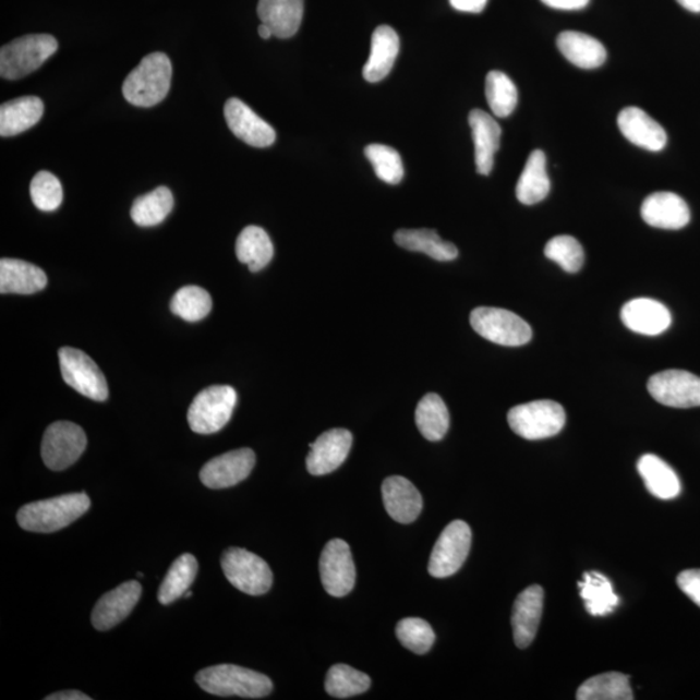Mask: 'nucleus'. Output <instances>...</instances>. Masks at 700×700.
Wrapping results in <instances>:
<instances>
[{
  "label": "nucleus",
  "mask_w": 700,
  "mask_h": 700,
  "mask_svg": "<svg viewBox=\"0 0 700 700\" xmlns=\"http://www.w3.org/2000/svg\"><path fill=\"white\" fill-rule=\"evenodd\" d=\"M87 446L85 431L72 422H55L45 432L43 459L48 469L63 471L79 461Z\"/></svg>",
  "instance_id": "nucleus-11"
},
{
  "label": "nucleus",
  "mask_w": 700,
  "mask_h": 700,
  "mask_svg": "<svg viewBox=\"0 0 700 700\" xmlns=\"http://www.w3.org/2000/svg\"><path fill=\"white\" fill-rule=\"evenodd\" d=\"M365 155L379 180L388 184H398L402 181V159L395 148L384 144H370L365 148Z\"/></svg>",
  "instance_id": "nucleus-42"
},
{
  "label": "nucleus",
  "mask_w": 700,
  "mask_h": 700,
  "mask_svg": "<svg viewBox=\"0 0 700 700\" xmlns=\"http://www.w3.org/2000/svg\"><path fill=\"white\" fill-rule=\"evenodd\" d=\"M472 533L463 520H455L445 528L432 551L429 572L436 579L449 578L459 571L469 557Z\"/></svg>",
  "instance_id": "nucleus-10"
},
{
  "label": "nucleus",
  "mask_w": 700,
  "mask_h": 700,
  "mask_svg": "<svg viewBox=\"0 0 700 700\" xmlns=\"http://www.w3.org/2000/svg\"><path fill=\"white\" fill-rule=\"evenodd\" d=\"M319 572L322 583L329 595L345 596L352 592L355 583V567L352 552L345 540L328 542L321 554Z\"/></svg>",
  "instance_id": "nucleus-13"
},
{
  "label": "nucleus",
  "mask_w": 700,
  "mask_h": 700,
  "mask_svg": "<svg viewBox=\"0 0 700 700\" xmlns=\"http://www.w3.org/2000/svg\"><path fill=\"white\" fill-rule=\"evenodd\" d=\"M173 67L168 55H147L141 64L123 82L122 94L135 107L149 108L159 105L170 90Z\"/></svg>",
  "instance_id": "nucleus-2"
},
{
  "label": "nucleus",
  "mask_w": 700,
  "mask_h": 700,
  "mask_svg": "<svg viewBox=\"0 0 700 700\" xmlns=\"http://www.w3.org/2000/svg\"><path fill=\"white\" fill-rule=\"evenodd\" d=\"M31 196L39 210L53 212L63 203V188L57 177L43 170L33 178Z\"/></svg>",
  "instance_id": "nucleus-44"
},
{
  "label": "nucleus",
  "mask_w": 700,
  "mask_h": 700,
  "mask_svg": "<svg viewBox=\"0 0 700 700\" xmlns=\"http://www.w3.org/2000/svg\"><path fill=\"white\" fill-rule=\"evenodd\" d=\"M641 216L648 225L664 230H679L690 222L688 204L674 192H655L644 198Z\"/></svg>",
  "instance_id": "nucleus-19"
},
{
  "label": "nucleus",
  "mask_w": 700,
  "mask_h": 700,
  "mask_svg": "<svg viewBox=\"0 0 700 700\" xmlns=\"http://www.w3.org/2000/svg\"><path fill=\"white\" fill-rule=\"evenodd\" d=\"M47 283L46 273L36 265L16 258L0 261V292L3 294H33L43 291Z\"/></svg>",
  "instance_id": "nucleus-26"
},
{
  "label": "nucleus",
  "mask_w": 700,
  "mask_h": 700,
  "mask_svg": "<svg viewBox=\"0 0 700 700\" xmlns=\"http://www.w3.org/2000/svg\"><path fill=\"white\" fill-rule=\"evenodd\" d=\"M557 45L569 63L582 70H595L605 64L607 51L599 39L580 32H563Z\"/></svg>",
  "instance_id": "nucleus-27"
},
{
  "label": "nucleus",
  "mask_w": 700,
  "mask_h": 700,
  "mask_svg": "<svg viewBox=\"0 0 700 700\" xmlns=\"http://www.w3.org/2000/svg\"><path fill=\"white\" fill-rule=\"evenodd\" d=\"M398 52H400V38L393 27L388 25L376 27L372 39V52L366 65L363 67V79L370 84H376L386 79L393 71Z\"/></svg>",
  "instance_id": "nucleus-25"
},
{
  "label": "nucleus",
  "mask_w": 700,
  "mask_h": 700,
  "mask_svg": "<svg viewBox=\"0 0 700 700\" xmlns=\"http://www.w3.org/2000/svg\"><path fill=\"white\" fill-rule=\"evenodd\" d=\"M258 34H260V37L263 39H269L274 36L270 27L265 24H261L258 26Z\"/></svg>",
  "instance_id": "nucleus-50"
},
{
  "label": "nucleus",
  "mask_w": 700,
  "mask_h": 700,
  "mask_svg": "<svg viewBox=\"0 0 700 700\" xmlns=\"http://www.w3.org/2000/svg\"><path fill=\"white\" fill-rule=\"evenodd\" d=\"M544 610V589L539 586L527 588L514 603L511 624L514 641L519 649H527L533 642Z\"/></svg>",
  "instance_id": "nucleus-18"
},
{
  "label": "nucleus",
  "mask_w": 700,
  "mask_h": 700,
  "mask_svg": "<svg viewBox=\"0 0 700 700\" xmlns=\"http://www.w3.org/2000/svg\"><path fill=\"white\" fill-rule=\"evenodd\" d=\"M61 375L68 386L90 400L102 402L109 395L106 376L101 370L80 349L64 347L59 350Z\"/></svg>",
  "instance_id": "nucleus-9"
},
{
  "label": "nucleus",
  "mask_w": 700,
  "mask_h": 700,
  "mask_svg": "<svg viewBox=\"0 0 700 700\" xmlns=\"http://www.w3.org/2000/svg\"><path fill=\"white\" fill-rule=\"evenodd\" d=\"M191 595H192V593H191V592H188V593H186V594H184L183 596H184V599H190V596H191Z\"/></svg>",
  "instance_id": "nucleus-51"
},
{
  "label": "nucleus",
  "mask_w": 700,
  "mask_h": 700,
  "mask_svg": "<svg viewBox=\"0 0 700 700\" xmlns=\"http://www.w3.org/2000/svg\"><path fill=\"white\" fill-rule=\"evenodd\" d=\"M415 422L427 440H443L450 425L449 410L443 398L436 394L425 395L418 403Z\"/></svg>",
  "instance_id": "nucleus-34"
},
{
  "label": "nucleus",
  "mask_w": 700,
  "mask_h": 700,
  "mask_svg": "<svg viewBox=\"0 0 700 700\" xmlns=\"http://www.w3.org/2000/svg\"><path fill=\"white\" fill-rule=\"evenodd\" d=\"M677 586L700 607V569H686L679 574Z\"/></svg>",
  "instance_id": "nucleus-45"
},
{
  "label": "nucleus",
  "mask_w": 700,
  "mask_h": 700,
  "mask_svg": "<svg viewBox=\"0 0 700 700\" xmlns=\"http://www.w3.org/2000/svg\"><path fill=\"white\" fill-rule=\"evenodd\" d=\"M221 566L226 579L240 592L263 595L273 586V572L267 563L244 548L230 547L222 554Z\"/></svg>",
  "instance_id": "nucleus-8"
},
{
  "label": "nucleus",
  "mask_w": 700,
  "mask_h": 700,
  "mask_svg": "<svg viewBox=\"0 0 700 700\" xmlns=\"http://www.w3.org/2000/svg\"><path fill=\"white\" fill-rule=\"evenodd\" d=\"M679 4L692 13H700V0H677Z\"/></svg>",
  "instance_id": "nucleus-49"
},
{
  "label": "nucleus",
  "mask_w": 700,
  "mask_h": 700,
  "mask_svg": "<svg viewBox=\"0 0 700 700\" xmlns=\"http://www.w3.org/2000/svg\"><path fill=\"white\" fill-rule=\"evenodd\" d=\"M576 699L579 700H633L629 677L617 672L594 676L583 683Z\"/></svg>",
  "instance_id": "nucleus-36"
},
{
  "label": "nucleus",
  "mask_w": 700,
  "mask_h": 700,
  "mask_svg": "<svg viewBox=\"0 0 700 700\" xmlns=\"http://www.w3.org/2000/svg\"><path fill=\"white\" fill-rule=\"evenodd\" d=\"M174 207V197L168 188H157L140 196L133 204L130 216L141 228L160 225Z\"/></svg>",
  "instance_id": "nucleus-35"
},
{
  "label": "nucleus",
  "mask_w": 700,
  "mask_h": 700,
  "mask_svg": "<svg viewBox=\"0 0 700 700\" xmlns=\"http://www.w3.org/2000/svg\"><path fill=\"white\" fill-rule=\"evenodd\" d=\"M210 294L202 287L186 286L178 290L170 301V311L188 322H198L212 311Z\"/></svg>",
  "instance_id": "nucleus-40"
},
{
  "label": "nucleus",
  "mask_w": 700,
  "mask_h": 700,
  "mask_svg": "<svg viewBox=\"0 0 700 700\" xmlns=\"http://www.w3.org/2000/svg\"><path fill=\"white\" fill-rule=\"evenodd\" d=\"M372 686V679L363 672L346 664H335L329 668L325 688L328 696L339 699L363 695Z\"/></svg>",
  "instance_id": "nucleus-38"
},
{
  "label": "nucleus",
  "mask_w": 700,
  "mask_h": 700,
  "mask_svg": "<svg viewBox=\"0 0 700 700\" xmlns=\"http://www.w3.org/2000/svg\"><path fill=\"white\" fill-rule=\"evenodd\" d=\"M44 101L37 96H22L0 107V135L15 136L26 132L43 119Z\"/></svg>",
  "instance_id": "nucleus-28"
},
{
  "label": "nucleus",
  "mask_w": 700,
  "mask_h": 700,
  "mask_svg": "<svg viewBox=\"0 0 700 700\" xmlns=\"http://www.w3.org/2000/svg\"><path fill=\"white\" fill-rule=\"evenodd\" d=\"M621 321L630 331L656 336L667 331L672 315L667 306L653 299H635L621 309Z\"/></svg>",
  "instance_id": "nucleus-22"
},
{
  "label": "nucleus",
  "mask_w": 700,
  "mask_h": 700,
  "mask_svg": "<svg viewBox=\"0 0 700 700\" xmlns=\"http://www.w3.org/2000/svg\"><path fill=\"white\" fill-rule=\"evenodd\" d=\"M237 256L252 273L263 270L274 257V245L269 236L258 226H246L237 240Z\"/></svg>",
  "instance_id": "nucleus-32"
},
{
  "label": "nucleus",
  "mask_w": 700,
  "mask_h": 700,
  "mask_svg": "<svg viewBox=\"0 0 700 700\" xmlns=\"http://www.w3.org/2000/svg\"><path fill=\"white\" fill-rule=\"evenodd\" d=\"M197 560L192 554H183L169 568L159 590L161 605H171L189 592L197 574Z\"/></svg>",
  "instance_id": "nucleus-37"
},
{
  "label": "nucleus",
  "mask_w": 700,
  "mask_h": 700,
  "mask_svg": "<svg viewBox=\"0 0 700 700\" xmlns=\"http://www.w3.org/2000/svg\"><path fill=\"white\" fill-rule=\"evenodd\" d=\"M237 400V390L230 386L203 389L190 405V429L201 435H212L221 431L230 422Z\"/></svg>",
  "instance_id": "nucleus-6"
},
{
  "label": "nucleus",
  "mask_w": 700,
  "mask_h": 700,
  "mask_svg": "<svg viewBox=\"0 0 700 700\" xmlns=\"http://www.w3.org/2000/svg\"><path fill=\"white\" fill-rule=\"evenodd\" d=\"M87 494L71 493L25 505L17 512L19 526L27 532L53 533L73 523L90 509Z\"/></svg>",
  "instance_id": "nucleus-1"
},
{
  "label": "nucleus",
  "mask_w": 700,
  "mask_h": 700,
  "mask_svg": "<svg viewBox=\"0 0 700 700\" xmlns=\"http://www.w3.org/2000/svg\"><path fill=\"white\" fill-rule=\"evenodd\" d=\"M545 256L571 274L580 271L586 260L581 244L569 236L553 238L545 246Z\"/></svg>",
  "instance_id": "nucleus-43"
},
{
  "label": "nucleus",
  "mask_w": 700,
  "mask_h": 700,
  "mask_svg": "<svg viewBox=\"0 0 700 700\" xmlns=\"http://www.w3.org/2000/svg\"><path fill=\"white\" fill-rule=\"evenodd\" d=\"M395 242L403 250L422 252L436 261H452L458 257L457 246L445 242L435 230H398Z\"/></svg>",
  "instance_id": "nucleus-31"
},
{
  "label": "nucleus",
  "mask_w": 700,
  "mask_h": 700,
  "mask_svg": "<svg viewBox=\"0 0 700 700\" xmlns=\"http://www.w3.org/2000/svg\"><path fill=\"white\" fill-rule=\"evenodd\" d=\"M637 469L653 496L672 499L681 492L677 473L663 459L654 455H644L638 461Z\"/></svg>",
  "instance_id": "nucleus-29"
},
{
  "label": "nucleus",
  "mask_w": 700,
  "mask_h": 700,
  "mask_svg": "<svg viewBox=\"0 0 700 700\" xmlns=\"http://www.w3.org/2000/svg\"><path fill=\"white\" fill-rule=\"evenodd\" d=\"M396 636L403 648L418 655L429 653L435 643V631L430 624L418 617H408L397 624Z\"/></svg>",
  "instance_id": "nucleus-41"
},
{
  "label": "nucleus",
  "mask_w": 700,
  "mask_h": 700,
  "mask_svg": "<svg viewBox=\"0 0 700 700\" xmlns=\"http://www.w3.org/2000/svg\"><path fill=\"white\" fill-rule=\"evenodd\" d=\"M580 595L586 601L588 613L592 616H606L614 613L620 600L614 593L613 583L600 572H586L579 581Z\"/></svg>",
  "instance_id": "nucleus-33"
},
{
  "label": "nucleus",
  "mask_w": 700,
  "mask_h": 700,
  "mask_svg": "<svg viewBox=\"0 0 700 700\" xmlns=\"http://www.w3.org/2000/svg\"><path fill=\"white\" fill-rule=\"evenodd\" d=\"M353 437L348 430L335 429L322 434L311 444L306 469L314 476L327 475L346 462L352 448Z\"/></svg>",
  "instance_id": "nucleus-16"
},
{
  "label": "nucleus",
  "mask_w": 700,
  "mask_h": 700,
  "mask_svg": "<svg viewBox=\"0 0 700 700\" xmlns=\"http://www.w3.org/2000/svg\"><path fill=\"white\" fill-rule=\"evenodd\" d=\"M551 192V180L546 171V156L541 149H534L528 157L523 173L517 184V197L521 204H538Z\"/></svg>",
  "instance_id": "nucleus-30"
},
{
  "label": "nucleus",
  "mask_w": 700,
  "mask_h": 700,
  "mask_svg": "<svg viewBox=\"0 0 700 700\" xmlns=\"http://www.w3.org/2000/svg\"><path fill=\"white\" fill-rule=\"evenodd\" d=\"M469 123L473 144H475L478 173L490 176L494 167V155L499 148L503 130H500L498 122L482 109H472L469 116Z\"/></svg>",
  "instance_id": "nucleus-23"
},
{
  "label": "nucleus",
  "mask_w": 700,
  "mask_h": 700,
  "mask_svg": "<svg viewBox=\"0 0 700 700\" xmlns=\"http://www.w3.org/2000/svg\"><path fill=\"white\" fill-rule=\"evenodd\" d=\"M261 23L270 27L274 36L291 38L300 29L304 16V0H260Z\"/></svg>",
  "instance_id": "nucleus-24"
},
{
  "label": "nucleus",
  "mask_w": 700,
  "mask_h": 700,
  "mask_svg": "<svg viewBox=\"0 0 700 700\" xmlns=\"http://www.w3.org/2000/svg\"><path fill=\"white\" fill-rule=\"evenodd\" d=\"M648 389L654 400L665 407H700V377L685 370H665L651 376Z\"/></svg>",
  "instance_id": "nucleus-12"
},
{
  "label": "nucleus",
  "mask_w": 700,
  "mask_h": 700,
  "mask_svg": "<svg viewBox=\"0 0 700 700\" xmlns=\"http://www.w3.org/2000/svg\"><path fill=\"white\" fill-rule=\"evenodd\" d=\"M452 9L459 12L480 13L488 0H449Z\"/></svg>",
  "instance_id": "nucleus-47"
},
{
  "label": "nucleus",
  "mask_w": 700,
  "mask_h": 700,
  "mask_svg": "<svg viewBox=\"0 0 700 700\" xmlns=\"http://www.w3.org/2000/svg\"><path fill=\"white\" fill-rule=\"evenodd\" d=\"M486 100L494 116L506 119L518 106V88L503 72L493 71L485 80Z\"/></svg>",
  "instance_id": "nucleus-39"
},
{
  "label": "nucleus",
  "mask_w": 700,
  "mask_h": 700,
  "mask_svg": "<svg viewBox=\"0 0 700 700\" xmlns=\"http://www.w3.org/2000/svg\"><path fill=\"white\" fill-rule=\"evenodd\" d=\"M541 2L554 10L579 11L586 9L590 0H541Z\"/></svg>",
  "instance_id": "nucleus-46"
},
{
  "label": "nucleus",
  "mask_w": 700,
  "mask_h": 700,
  "mask_svg": "<svg viewBox=\"0 0 700 700\" xmlns=\"http://www.w3.org/2000/svg\"><path fill=\"white\" fill-rule=\"evenodd\" d=\"M195 679L204 691L217 697L261 699L273 691L269 677L233 664L205 668L198 672Z\"/></svg>",
  "instance_id": "nucleus-3"
},
{
  "label": "nucleus",
  "mask_w": 700,
  "mask_h": 700,
  "mask_svg": "<svg viewBox=\"0 0 700 700\" xmlns=\"http://www.w3.org/2000/svg\"><path fill=\"white\" fill-rule=\"evenodd\" d=\"M471 326L482 338L504 347H521L532 339V328L519 315L500 307L480 306L470 315Z\"/></svg>",
  "instance_id": "nucleus-7"
},
{
  "label": "nucleus",
  "mask_w": 700,
  "mask_h": 700,
  "mask_svg": "<svg viewBox=\"0 0 700 700\" xmlns=\"http://www.w3.org/2000/svg\"><path fill=\"white\" fill-rule=\"evenodd\" d=\"M225 119L233 135L252 147L266 148L276 142V130L238 98L225 105Z\"/></svg>",
  "instance_id": "nucleus-15"
},
{
  "label": "nucleus",
  "mask_w": 700,
  "mask_h": 700,
  "mask_svg": "<svg viewBox=\"0 0 700 700\" xmlns=\"http://www.w3.org/2000/svg\"><path fill=\"white\" fill-rule=\"evenodd\" d=\"M46 700H92V698L77 690H67L55 692L46 697Z\"/></svg>",
  "instance_id": "nucleus-48"
},
{
  "label": "nucleus",
  "mask_w": 700,
  "mask_h": 700,
  "mask_svg": "<svg viewBox=\"0 0 700 700\" xmlns=\"http://www.w3.org/2000/svg\"><path fill=\"white\" fill-rule=\"evenodd\" d=\"M59 44L50 34H29L0 50V74L5 80H20L39 70L58 51Z\"/></svg>",
  "instance_id": "nucleus-4"
},
{
  "label": "nucleus",
  "mask_w": 700,
  "mask_h": 700,
  "mask_svg": "<svg viewBox=\"0 0 700 700\" xmlns=\"http://www.w3.org/2000/svg\"><path fill=\"white\" fill-rule=\"evenodd\" d=\"M383 503L389 517L398 523L409 524L420 517L423 498L415 485L402 476H390L382 486Z\"/></svg>",
  "instance_id": "nucleus-21"
},
{
  "label": "nucleus",
  "mask_w": 700,
  "mask_h": 700,
  "mask_svg": "<svg viewBox=\"0 0 700 700\" xmlns=\"http://www.w3.org/2000/svg\"><path fill=\"white\" fill-rule=\"evenodd\" d=\"M511 430L527 440L558 435L566 424V411L552 400L532 401L512 408L507 414Z\"/></svg>",
  "instance_id": "nucleus-5"
},
{
  "label": "nucleus",
  "mask_w": 700,
  "mask_h": 700,
  "mask_svg": "<svg viewBox=\"0 0 700 700\" xmlns=\"http://www.w3.org/2000/svg\"><path fill=\"white\" fill-rule=\"evenodd\" d=\"M255 464L256 456L252 449L232 450L204 464L201 480L210 490L230 488L249 478Z\"/></svg>",
  "instance_id": "nucleus-14"
},
{
  "label": "nucleus",
  "mask_w": 700,
  "mask_h": 700,
  "mask_svg": "<svg viewBox=\"0 0 700 700\" xmlns=\"http://www.w3.org/2000/svg\"><path fill=\"white\" fill-rule=\"evenodd\" d=\"M617 125L621 134L637 147L659 153L667 146L668 136L663 126L641 108H624L617 117Z\"/></svg>",
  "instance_id": "nucleus-20"
},
{
  "label": "nucleus",
  "mask_w": 700,
  "mask_h": 700,
  "mask_svg": "<svg viewBox=\"0 0 700 700\" xmlns=\"http://www.w3.org/2000/svg\"><path fill=\"white\" fill-rule=\"evenodd\" d=\"M141 595L142 587L138 581L123 582L120 587L102 595L93 610L94 628L106 631L125 620L138 603Z\"/></svg>",
  "instance_id": "nucleus-17"
}]
</instances>
